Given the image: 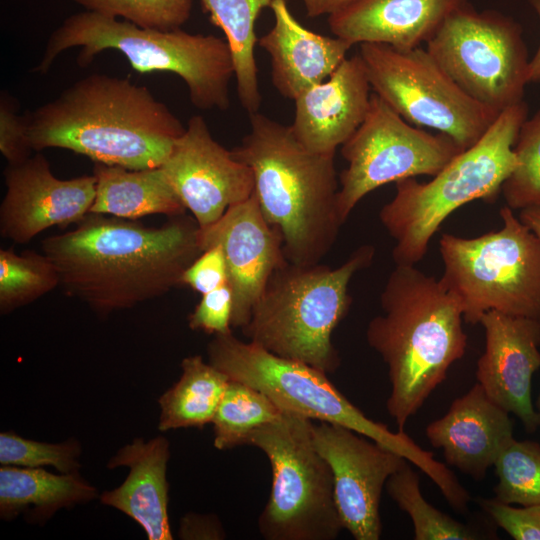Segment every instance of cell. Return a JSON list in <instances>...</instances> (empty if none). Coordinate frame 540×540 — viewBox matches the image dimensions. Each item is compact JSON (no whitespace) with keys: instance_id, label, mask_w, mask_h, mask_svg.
Listing matches in <instances>:
<instances>
[{"instance_id":"cell-1","label":"cell","mask_w":540,"mask_h":540,"mask_svg":"<svg viewBox=\"0 0 540 540\" xmlns=\"http://www.w3.org/2000/svg\"><path fill=\"white\" fill-rule=\"evenodd\" d=\"M199 226L185 214L159 227L89 213L77 227L42 241L60 286L99 313L131 308L181 284L203 252Z\"/></svg>"},{"instance_id":"cell-2","label":"cell","mask_w":540,"mask_h":540,"mask_svg":"<svg viewBox=\"0 0 540 540\" xmlns=\"http://www.w3.org/2000/svg\"><path fill=\"white\" fill-rule=\"evenodd\" d=\"M25 116L32 150L67 149L132 170L160 167L186 129L147 87L99 73Z\"/></svg>"},{"instance_id":"cell-3","label":"cell","mask_w":540,"mask_h":540,"mask_svg":"<svg viewBox=\"0 0 540 540\" xmlns=\"http://www.w3.org/2000/svg\"><path fill=\"white\" fill-rule=\"evenodd\" d=\"M366 340L387 365L386 409L403 431L467 347L463 312L443 280L415 265H396L380 295Z\"/></svg>"},{"instance_id":"cell-4","label":"cell","mask_w":540,"mask_h":540,"mask_svg":"<svg viewBox=\"0 0 540 540\" xmlns=\"http://www.w3.org/2000/svg\"><path fill=\"white\" fill-rule=\"evenodd\" d=\"M249 118L250 130L232 154L251 169L253 193L267 222L280 233L286 259L318 264L343 225L334 155L306 149L290 126L264 114Z\"/></svg>"},{"instance_id":"cell-5","label":"cell","mask_w":540,"mask_h":540,"mask_svg":"<svg viewBox=\"0 0 540 540\" xmlns=\"http://www.w3.org/2000/svg\"><path fill=\"white\" fill-rule=\"evenodd\" d=\"M73 47H80L77 62L81 67L105 50H116L140 73L158 71L179 76L196 108H229L234 63L230 47L222 38L181 29L143 28L84 10L66 18L52 32L34 71L48 72L55 59Z\"/></svg>"},{"instance_id":"cell-6","label":"cell","mask_w":540,"mask_h":540,"mask_svg":"<svg viewBox=\"0 0 540 540\" xmlns=\"http://www.w3.org/2000/svg\"><path fill=\"white\" fill-rule=\"evenodd\" d=\"M528 106L522 101L502 111L470 148L452 159L433 179L395 182L393 199L379 211V219L395 241V265H416L444 220L461 206L482 199L494 201L503 182L518 164L514 145Z\"/></svg>"},{"instance_id":"cell-7","label":"cell","mask_w":540,"mask_h":540,"mask_svg":"<svg viewBox=\"0 0 540 540\" xmlns=\"http://www.w3.org/2000/svg\"><path fill=\"white\" fill-rule=\"evenodd\" d=\"M374 255V246L362 245L336 268L287 261L269 278L243 335L275 355L334 372L341 361L331 337L351 307L349 283Z\"/></svg>"},{"instance_id":"cell-8","label":"cell","mask_w":540,"mask_h":540,"mask_svg":"<svg viewBox=\"0 0 540 540\" xmlns=\"http://www.w3.org/2000/svg\"><path fill=\"white\" fill-rule=\"evenodd\" d=\"M209 363L229 379L241 381L267 395L282 411L351 429L414 464L435 484L450 477V469L437 461L404 431L392 432L368 418L327 378L325 372L303 362L275 355L233 333L215 335L209 343Z\"/></svg>"},{"instance_id":"cell-9","label":"cell","mask_w":540,"mask_h":540,"mask_svg":"<svg viewBox=\"0 0 540 540\" xmlns=\"http://www.w3.org/2000/svg\"><path fill=\"white\" fill-rule=\"evenodd\" d=\"M499 214L498 231L441 236V279L468 324L479 323L489 311L540 321V239L507 205Z\"/></svg>"},{"instance_id":"cell-10","label":"cell","mask_w":540,"mask_h":540,"mask_svg":"<svg viewBox=\"0 0 540 540\" xmlns=\"http://www.w3.org/2000/svg\"><path fill=\"white\" fill-rule=\"evenodd\" d=\"M313 420L295 413L257 429L249 445L260 449L272 468L268 501L258 519L267 540H334L343 525L327 461L313 442Z\"/></svg>"},{"instance_id":"cell-11","label":"cell","mask_w":540,"mask_h":540,"mask_svg":"<svg viewBox=\"0 0 540 540\" xmlns=\"http://www.w3.org/2000/svg\"><path fill=\"white\" fill-rule=\"evenodd\" d=\"M426 50L472 99L501 113L523 100L528 50L522 26L469 2L455 10L426 43Z\"/></svg>"},{"instance_id":"cell-12","label":"cell","mask_w":540,"mask_h":540,"mask_svg":"<svg viewBox=\"0 0 540 540\" xmlns=\"http://www.w3.org/2000/svg\"><path fill=\"white\" fill-rule=\"evenodd\" d=\"M358 54L374 93L408 123L444 133L463 150L500 114L469 97L426 49L361 43Z\"/></svg>"},{"instance_id":"cell-13","label":"cell","mask_w":540,"mask_h":540,"mask_svg":"<svg viewBox=\"0 0 540 540\" xmlns=\"http://www.w3.org/2000/svg\"><path fill=\"white\" fill-rule=\"evenodd\" d=\"M462 151L448 135L415 127L372 93L364 121L341 146L347 162L339 175L341 222L371 191L406 178L435 176Z\"/></svg>"},{"instance_id":"cell-14","label":"cell","mask_w":540,"mask_h":540,"mask_svg":"<svg viewBox=\"0 0 540 540\" xmlns=\"http://www.w3.org/2000/svg\"><path fill=\"white\" fill-rule=\"evenodd\" d=\"M312 435L332 472L343 529L356 540H378L382 533L379 506L383 488L407 460L341 425L313 422Z\"/></svg>"},{"instance_id":"cell-15","label":"cell","mask_w":540,"mask_h":540,"mask_svg":"<svg viewBox=\"0 0 540 540\" xmlns=\"http://www.w3.org/2000/svg\"><path fill=\"white\" fill-rule=\"evenodd\" d=\"M161 167L199 228L214 224L254 192L251 169L212 137L200 115L189 119Z\"/></svg>"},{"instance_id":"cell-16","label":"cell","mask_w":540,"mask_h":540,"mask_svg":"<svg viewBox=\"0 0 540 540\" xmlns=\"http://www.w3.org/2000/svg\"><path fill=\"white\" fill-rule=\"evenodd\" d=\"M4 180L0 233L15 243H26L52 226L78 224L89 214L96 194L94 174L59 179L41 153L8 164Z\"/></svg>"},{"instance_id":"cell-17","label":"cell","mask_w":540,"mask_h":540,"mask_svg":"<svg viewBox=\"0 0 540 540\" xmlns=\"http://www.w3.org/2000/svg\"><path fill=\"white\" fill-rule=\"evenodd\" d=\"M202 251L219 246L233 293L232 328L242 329L269 278L288 260L280 233L265 219L253 193L227 209L214 224L199 228Z\"/></svg>"},{"instance_id":"cell-18","label":"cell","mask_w":540,"mask_h":540,"mask_svg":"<svg viewBox=\"0 0 540 540\" xmlns=\"http://www.w3.org/2000/svg\"><path fill=\"white\" fill-rule=\"evenodd\" d=\"M479 323L485 349L477 361V381L494 403L534 433L540 414L532 402L531 379L540 368V321L489 311Z\"/></svg>"},{"instance_id":"cell-19","label":"cell","mask_w":540,"mask_h":540,"mask_svg":"<svg viewBox=\"0 0 540 540\" xmlns=\"http://www.w3.org/2000/svg\"><path fill=\"white\" fill-rule=\"evenodd\" d=\"M370 90L359 54L346 58L325 81L294 100V136L314 153L335 155L364 121Z\"/></svg>"},{"instance_id":"cell-20","label":"cell","mask_w":540,"mask_h":540,"mask_svg":"<svg viewBox=\"0 0 540 540\" xmlns=\"http://www.w3.org/2000/svg\"><path fill=\"white\" fill-rule=\"evenodd\" d=\"M509 414L477 383L455 399L444 416L429 423L425 433L429 443L442 450L448 465L481 481L513 438Z\"/></svg>"},{"instance_id":"cell-21","label":"cell","mask_w":540,"mask_h":540,"mask_svg":"<svg viewBox=\"0 0 540 540\" xmlns=\"http://www.w3.org/2000/svg\"><path fill=\"white\" fill-rule=\"evenodd\" d=\"M469 0H354L329 15L331 32L352 45L387 44L408 50L427 43Z\"/></svg>"},{"instance_id":"cell-22","label":"cell","mask_w":540,"mask_h":540,"mask_svg":"<svg viewBox=\"0 0 540 540\" xmlns=\"http://www.w3.org/2000/svg\"><path fill=\"white\" fill-rule=\"evenodd\" d=\"M270 8L274 25L258 44L270 55L274 87L295 100L325 81L346 59L352 44L305 28L291 14L286 0H274Z\"/></svg>"},{"instance_id":"cell-23","label":"cell","mask_w":540,"mask_h":540,"mask_svg":"<svg viewBox=\"0 0 540 540\" xmlns=\"http://www.w3.org/2000/svg\"><path fill=\"white\" fill-rule=\"evenodd\" d=\"M169 442L163 436L142 438L122 447L107 463L109 469L129 468L125 481L100 495V501L136 521L149 540L173 539L168 517L167 463Z\"/></svg>"},{"instance_id":"cell-24","label":"cell","mask_w":540,"mask_h":540,"mask_svg":"<svg viewBox=\"0 0 540 540\" xmlns=\"http://www.w3.org/2000/svg\"><path fill=\"white\" fill-rule=\"evenodd\" d=\"M96 194L89 213L134 220L147 215H183L186 207L162 167L132 170L95 163Z\"/></svg>"},{"instance_id":"cell-25","label":"cell","mask_w":540,"mask_h":540,"mask_svg":"<svg viewBox=\"0 0 540 540\" xmlns=\"http://www.w3.org/2000/svg\"><path fill=\"white\" fill-rule=\"evenodd\" d=\"M96 496V488L78 471L53 474L42 468H0V515L5 520L22 513L30 520L44 521L61 508L91 501Z\"/></svg>"},{"instance_id":"cell-26","label":"cell","mask_w":540,"mask_h":540,"mask_svg":"<svg viewBox=\"0 0 540 540\" xmlns=\"http://www.w3.org/2000/svg\"><path fill=\"white\" fill-rule=\"evenodd\" d=\"M179 380L158 403L161 408L159 430L196 427L211 423L223 396L229 377L200 355L186 357L181 362Z\"/></svg>"},{"instance_id":"cell-27","label":"cell","mask_w":540,"mask_h":540,"mask_svg":"<svg viewBox=\"0 0 540 540\" xmlns=\"http://www.w3.org/2000/svg\"><path fill=\"white\" fill-rule=\"evenodd\" d=\"M211 22L222 29L230 47L241 105L249 113L258 112L262 96L258 86L254 48L257 17L274 0H200Z\"/></svg>"},{"instance_id":"cell-28","label":"cell","mask_w":540,"mask_h":540,"mask_svg":"<svg viewBox=\"0 0 540 540\" xmlns=\"http://www.w3.org/2000/svg\"><path fill=\"white\" fill-rule=\"evenodd\" d=\"M282 411L267 395L241 381L229 379L212 424L219 450L249 445L260 427L279 419Z\"/></svg>"},{"instance_id":"cell-29","label":"cell","mask_w":540,"mask_h":540,"mask_svg":"<svg viewBox=\"0 0 540 540\" xmlns=\"http://www.w3.org/2000/svg\"><path fill=\"white\" fill-rule=\"evenodd\" d=\"M405 461L386 482L385 489L396 505L411 519L415 540H475L477 530L428 503L420 491V478Z\"/></svg>"},{"instance_id":"cell-30","label":"cell","mask_w":540,"mask_h":540,"mask_svg":"<svg viewBox=\"0 0 540 540\" xmlns=\"http://www.w3.org/2000/svg\"><path fill=\"white\" fill-rule=\"evenodd\" d=\"M60 285L58 271L44 254L0 250V311L7 314Z\"/></svg>"},{"instance_id":"cell-31","label":"cell","mask_w":540,"mask_h":540,"mask_svg":"<svg viewBox=\"0 0 540 540\" xmlns=\"http://www.w3.org/2000/svg\"><path fill=\"white\" fill-rule=\"evenodd\" d=\"M494 498L521 506L540 504V444L511 438L495 463Z\"/></svg>"},{"instance_id":"cell-32","label":"cell","mask_w":540,"mask_h":540,"mask_svg":"<svg viewBox=\"0 0 540 540\" xmlns=\"http://www.w3.org/2000/svg\"><path fill=\"white\" fill-rule=\"evenodd\" d=\"M514 152L518 164L501 192L512 210L540 206V110L520 127Z\"/></svg>"},{"instance_id":"cell-33","label":"cell","mask_w":540,"mask_h":540,"mask_svg":"<svg viewBox=\"0 0 540 540\" xmlns=\"http://www.w3.org/2000/svg\"><path fill=\"white\" fill-rule=\"evenodd\" d=\"M86 11L121 18L143 28L180 29L191 14V0H72Z\"/></svg>"},{"instance_id":"cell-34","label":"cell","mask_w":540,"mask_h":540,"mask_svg":"<svg viewBox=\"0 0 540 540\" xmlns=\"http://www.w3.org/2000/svg\"><path fill=\"white\" fill-rule=\"evenodd\" d=\"M81 446L75 439L46 443L26 439L14 432L0 434V464L29 468L52 466L61 473L80 468Z\"/></svg>"},{"instance_id":"cell-35","label":"cell","mask_w":540,"mask_h":540,"mask_svg":"<svg viewBox=\"0 0 540 540\" xmlns=\"http://www.w3.org/2000/svg\"><path fill=\"white\" fill-rule=\"evenodd\" d=\"M478 504L515 540H540V504L520 508L493 499L479 498Z\"/></svg>"},{"instance_id":"cell-36","label":"cell","mask_w":540,"mask_h":540,"mask_svg":"<svg viewBox=\"0 0 540 540\" xmlns=\"http://www.w3.org/2000/svg\"><path fill=\"white\" fill-rule=\"evenodd\" d=\"M233 293L229 283L202 295L188 317L192 330L221 335L232 332Z\"/></svg>"},{"instance_id":"cell-37","label":"cell","mask_w":540,"mask_h":540,"mask_svg":"<svg viewBox=\"0 0 540 540\" xmlns=\"http://www.w3.org/2000/svg\"><path fill=\"white\" fill-rule=\"evenodd\" d=\"M25 114H17L14 100L6 93L0 99V152L8 164H19L31 157Z\"/></svg>"},{"instance_id":"cell-38","label":"cell","mask_w":540,"mask_h":540,"mask_svg":"<svg viewBox=\"0 0 540 540\" xmlns=\"http://www.w3.org/2000/svg\"><path fill=\"white\" fill-rule=\"evenodd\" d=\"M228 283L223 250L215 245L205 249L184 271L181 284L206 294Z\"/></svg>"},{"instance_id":"cell-39","label":"cell","mask_w":540,"mask_h":540,"mask_svg":"<svg viewBox=\"0 0 540 540\" xmlns=\"http://www.w3.org/2000/svg\"><path fill=\"white\" fill-rule=\"evenodd\" d=\"M181 535L189 539H222L224 531L214 516L188 514L182 520Z\"/></svg>"},{"instance_id":"cell-40","label":"cell","mask_w":540,"mask_h":540,"mask_svg":"<svg viewBox=\"0 0 540 540\" xmlns=\"http://www.w3.org/2000/svg\"><path fill=\"white\" fill-rule=\"evenodd\" d=\"M354 0H302L307 16L317 17L324 14L331 15L343 9Z\"/></svg>"},{"instance_id":"cell-41","label":"cell","mask_w":540,"mask_h":540,"mask_svg":"<svg viewBox=\"0 0 540 540\" xmlns=\"http://www.w3.org/2000/svg\"><path fill=\"white\" fill-rule=\"evenodd\" d=\"M538 15L540 22V0H528ZM528 82H540V43L534 56L529 60Z\"/></svg>"},{"instance_id":"cell-42","label":"cell","mask_w":540,"mask_h":540,"mask_svg":"<svg viewBox=\"0 0 540 540\" xmlns=\"http://www.w3.org/2000/svg\"><path fill=\"white\" fill-rule=\"evenodd\" d=\"M519 219L540 239V206L522 209Z\"/></svg>"},{"instance_id":"cell-43","label":"cell","mask_w":540,"mask_h":540,"mask_svg":"<svg viewBox=\"0 0 540 540\" xmlns=\"http://www.w3.org/2000/svg\"><path fill=\"white\" fill-rule=\"evenodd\" d=\"M536 406H537L538 412H539V414H540V394H539V397H538Z\"/></svg>"}]
</instances>
